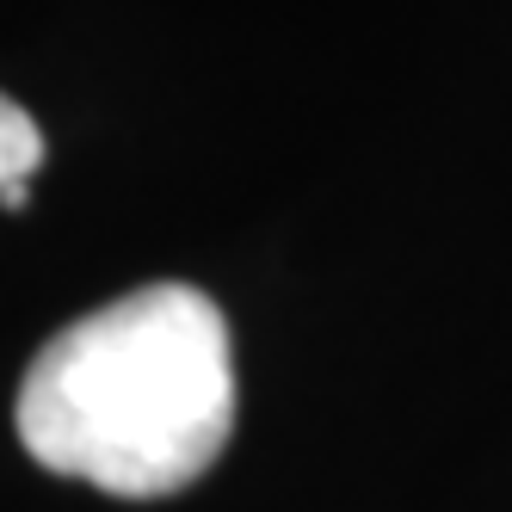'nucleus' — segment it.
<instances>
[{"label":"nucleus","instance_id":"obj_1","mask_svg":"<svg viewBox=\"0 0 512 512\" xmlns=\"http://www.w3.org/2000/svg\"><path fill=\"white\" fill-rule=\"evenodd\" d=\"M13 420L56 475L124 500L179 494L235 432L229 321L198 284H142L31 358Z\"/></svg>","mask_w":512,"mask_h":512},{"label":"nucleus","instance_id":"obj_2","mask_svg":"<svg viewBox=\"0 0 512 512\" xmlns=\"http://www.w3.org/2000/svg\"><path fill=\"white\" fill-rule=\"evenodd\" d=\"M38 161H44V130H38V118L0 93V192L25 186V179L38 173Z\"/></svg>","mask_w":512,"mask_h":512}]
</instances>
